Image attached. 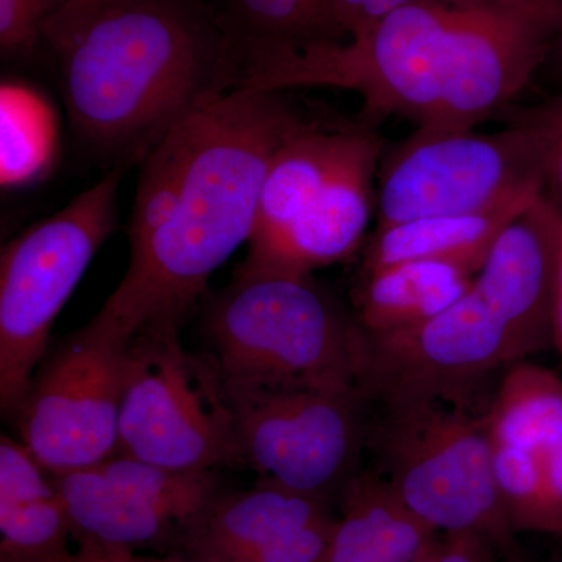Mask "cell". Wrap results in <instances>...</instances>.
Returning a JSON list of instances; mask_svg holds the SVG:
<instances>
[{"label": "cell", "mask_w": 562, "mask_h": 562, "mask_svg": "<svg viewBox=\"0 0 562 562\" xmlns=\"http://www.w3.org/2000/svg\"><path fill=\"white\" fill-rule=\"evenodd\" d=\"M558 20L557 7L413 0L358 38L247 57L239 88H338L360 95L369 127L397 116L424 131H472L530 83Z\"/></svg>", "instance_id": "1"}, {"label": "cell", "mask_w": 562, "mask_h": 562, "mask_svg": "<svg viewBox=\"0 0 562 562\" xmlns=\"http://www.w3.org/2000/svg\"><path fill=\"white\" fill-rule=\"evenodd\" d=\"M41 44L70 127L113 168L143 161L180 121L243 81L241 52L209 0H66Z\"/></svg>", "instance_id": "2"}, {"label": "cell", "mask_w": 562, "mask_h": 562, "mask_svg": "<svg viewBox=\"0 0 562 562\" xmlns=\"http://www.w3.org/2000/svg\"><path fill=\"white\" fill-rule=\"evenodd\" d=\"M281 91L238 88L194 111L140 161L169 201L165 224L131 246L103 303L133 333L177 325L257 225L273 154L302 122Z\"/></svg>", "instance_id": "3"}, {"label": "cell", "mask_w": 562, "mask_h": 562, "mask_svg": "<svg viewBox=\"0 0 562 562\" xmlns=\"http://www.w3.org/2000/svg\"><path fill=\"white\" fill-rule=\"evenodd\" d=\"M557 246L539 198L494 243L468 292L409 330H358L360 390H439L497 379L538 351L554 349Z\"/></svg>", "instance_id": "4"}, {"label": "cell", "mask_w": 562, "mask_h": 562, "mask_svg": "<svg viewBox=\"0 0 562 562\" xmlns=\"http://www.w3.org/2000/svg\"><path fill=\"white\" fill-rule=\"evenodd\" d=\"M502 376V375H501ZM364 395L369 471L439 535H475L522 560L492 468L498 380Z\"/></svg>", "instance_id": "5"}, {"label": "cell", "mask_w": 562, "mask_h": 562, "mask_svg": "<svg viewBox=\"0 0 562 562\" xmlns=\"http://www.w3.org/2000/svg\"><path fill=\"white\" fill-rule=\"evenodd\" d=\"M222 386L360 390V338L353 316L312 273L241 266L205 319Z\"/></svg>", "instance_id": "6"}, {"label": "cell", "mask_w": 562, "mask_h": 562, "mask_svg": "<svg viewBox=\"0 0 562 562\" xmlns=\"http://www.w3.org/2000/svg\"><path fill=\"white\" fill-rule=\"evenodd\" d=\"M124 168L11 239L0 258V408L11 417L44 360L58 314L116 228Z\"/></svg>", "instance_id": "7"}, {"label": "cell", "mask_w": 562, "mask_h": 562, "mask_svg": "<svg viewBox=\"0 0 562 562\" xmlns=\"http://www.w3.org/2000/svg\"><path fill=\"white\" fill-rule=\"evenodd\" d=\"M505 113L494 133L417 128L384 151L376 172V228L432 216L479 214L542 191V144Z\"/></svg>", "instance_id": "8"}, {"label": "cell", "mask_w": 562, "mask_h": 562, "mask_svg": "<svg viewBox=\"0 0 562 562\" xmlns=\"http://www.w3.org/2000/svg\"><path fill=\"white\" fill-rule=\"evenodd\" d=\"M117 453L177 471L241 462L220 373L183 349L177 325L144 328L133 339Z\"/></svg>", "instance_id": "9"}, {"label": "cell", "mask_w": 562, "mask_h": 562, "mask_svg": "<svg viewBox=\"0 0 562 562\" xmlns=\"http://www.w3.org/2000/svg\"><path fill=\"white\" fill-rule=\"evenodd\" d=\"M135 333L103 308L47 351L11 419L50 475L117 453V427Z\"/></svg>", "instance_id": "10"}, {"label": "cell", "mask_w": 562, "mask_h": 562, "mask_svg": "<svg viewBox=\"0 0 562 562\" xmlns=\"http://www.w3.org/2000/svg\"><path fill=\"white\" fill-rule=\"evenodd\" d=\"M224 391L241 462L265 482L330 501L360 471L366 427L360 390L271 384Z\"/></svg>", "instance_id": "11"}, {"label": "cell", "mask_w": 562, "mask_h": 562, "mask_svg": "<svg viewBox=\"0 0 562 562\" xmlns=\"http://www.w3.org/2000/svg\"><path fill=\"white\" fill-rule=\"evenodd\" d=\"M492 468L516 535L562 541V379L520 361L502 373L490 419Z\"/></svg>", "instance_id": "12"}, {"label": "cell", "mask_w": 562, "mask_h": 562, "mask_svg": "<svg viewBox=\"0 0 562 562\" xmlns=\"http://www.w3.org/2000/svg\"><path fill=\"white\" fill-rule=\"evenodd\" d=\"M335 528L328 501L261 480L220 495L181 541L199 562H327Z\"/></svg>", "instance_id": "13"}, {"label": "cell", "mask_w": 562, "mask_h": 562, "mask_svg": "<svg viewBox=\"0 0 562 562\" xmlns=\"http://www.w3.org/2000/svg\"><path fill=\"white\" fill-rule=\"evenodd\" d=\"M383 146L373 127L358 122L341 161L312 205L279 238L249 249L244 266L312 273L351 257L371 224Z\"/></svg>", "instance_id": "14"}, {"label": "cell", "mask_w": 562, "mask_h": 562, "mask_svg": "<svg viewBox=\"0 0 562 562\" xmlns=\"http://www.w3.org/2000/svg\"><path fill=\"white\" fill-rule=\"evenodd\" d=\"M74 538L52 475L31 450L0 438V562H65Z\"/></svg>", "instance_id": "15"}, {"label": "cell", "mask_w": 562, "mask_h": 562, "mask_svg": "<svg viewBox=\"0 0 562 562\" xmlns=\"http://www.w3.org/2000/svg\"><path fill=\"white\" fill-rule=\"evenodd\" d=\"M479 272L447 260L406 261L360 272L353 288L355 325L366 336L409 330L452 306Z\"/></svg>", "instance_id": "16"}, {"label": "cell", "mask_w": 562, "mask_h": 562, "mask_svg": "<svg viewBox=\"0 0 562 562\" xmlns=\"http://www.w3.org/2000/svg\"><path fill=\"white\" fill-rule=\"evenodd\" d=\"M339 497L327 562H416L441 536L368 468L351 476Z\"/></svg>", "instance_id": "17"}, {"label": "cell", "mask_w": 562, "mask_h": 562, "mask_svg": "<svg viewBox=\"0 0 562 562\" xmlns=\"http://www.w3.org/2000/svg\"><path fill=\"white\" fill-rule=\"evenodd\" d=\"M357 127L302 121L281 143L262 181L249 249L279 238L312 205L341 161Z\"/></svg>", "instance_id": "18"}, {"label": "cell", "mask_w": 562, "mask_h": 562, "mask_svg": "<svg viewBox=\"0 0 562 562\" xmlns=\"http://www.w3.org/2000/svg\"><path fill=\"white\" fill-rule=\"evenodd\" d=\"M538 199L539 195L519 199L486 213L424 217L375 228L366 247L360 272L417 260L457 261L482 271L501 233Z\"/></svg>", "instance_id": "19"}, {"label": "cell", "mask_w": 562, "mask_h": 562, "mask_svg": "<svg viewBox=\"0 0 562 562\" xmlns=\"http://www.w3.org/2000/svg\"><path fill=\"white\" fill-rule=\"evenodd\" d=\"M52 480L76 539L135 549L181 531L166 514L111 483L98 465L58 473Z\"/></svg>", "instance_id": "20"}, {"label": "cell", "mask_w": 562, "mask_h": 562, "mask_svg": "<svg viewBox=\"0 0 562 562\" xmlns=\"http://www.w3.org/2000/svg\"><path fill=\"white\" fill-rule=\"evenodd\" d=\"M244 60L251 55L336 43L330 0H213Z\"/></svg>", "instance_id": "21"}, {"label": "cell", "mask_w": 562, "mask_h": 562, "mask_svg": "<svg viewBox=\"0 0 562 562\" xmlns=\"http://www.w3.org/2000/svg\"><path fill=\"white\" fill-rule=\"evenodd\" d=\"M98 468L111 483L149 503L179 525L181 538L221 495L213 471H177L124 453H114Z\"/></svg>", "instance_id": "22"}, {"label": "cell", "mask_w": 562, "mask_h": 562, "mask_svg": "<svg viewBox=\"0 0 562 562\" xmlns=\"http://www.w3.org/2000/svg\"><path fill=\"white\" fill-rule=\"evenodd\" d=\"M509 114L528 122L538 132L542 144L541 195L562 220V98L532 109L509 110Z\"/></svg>", "instance_id": "23"}, {"label": "cell", "mask_w": 562, "mask_h": 562, "mask_svg": "<svg viewBox=\"0 0 562 562\" xmlns=\"http://www.w3.org/2000/svg\"><path fill=\"white\" fill-rule=\"evenodd\" d=\"M66 0H0V47L3 57H21L38 49L44 22Z\"/></svg>", "instance_id": "24"}, {"label": "cell", "mask_w": 562, "mask_h": 562, "mask_svg": "<svg viewBox=\"0 0 562 562\" xmlns=\"http://www.w3.org/2000/svg\"><path fill=\"white\" fill-rule=\"evenodd\" d=\"M413 0H330V24L336 43L364 35L391 11Z\"/></svg>", "instance_id": "25"}, {"label": "cell", "mask_w": 562, "mask_h": 562, "mask_svg": "<svg viewBox=\"0 0 562 562\" xmlns=\"http://www.w3.org/2000/svg\"><path fill=\"white\" fill-rule=\"evenodd\" d=\"M519 561V560H516ZM416 562H514L475 535H441Z\"/></svg>", "instance_id": "26"}, {"label": "cell", "mask_w": 562, "mask_h": 562, "mask_svg": "<svg viewBox=\"0 0 562 562\" xmlns=\"http://www.w3.org/2000/svg\"><path fill=\"white\" fill-rule=\"evenodd\" d=\"M77 546L65 562H199L195 560H161V558L140 557L131 547L109 546L90 541V539H76Z\"/></svg>", "instance_id": "27"}, {"label": "cell", "mask_w": 562, "mask_h": 562, "mask_svg": "<svg viewBox=\"0 0 562 562\" xmlns=\"http://www.w3.org/2000/svg\"><path fill=\"white\" fill-rule=\"evenodd\" d=\"M546 202V201H543ZM547 203V202H546ZM549 206V205H547ZM557 246V288H554V350L562 360V220L549 206Z\"/></svg>", "instance_id": "28"}, {"label": "cell", "mask_w": 562, "mask_h": 562, "mask_svg": "<svg viewBox=\"0 0 562 562\" xmlns=\"http://www.w3.org/2000/svg\"><path fill=\"white\" fill-rule=\"evenodd\" d=\"M462 7H501V9H536V7H557L549 0H447Z\"/></svg>", "instance_id": "29"}, {"label": "cell", "mask_w": 562, "mask_h": 562, "mask_svg": "<svg viewBox=\"0 0 562 562\" xmlns=\"http://www.w3.org/2000/svg\"><path fill=\"white\" fill-rule=\"evenodd\" d=\"M550 55H553L557 58V61L560 63L562 68V3L560 7V20H558L557 33H554V38L552 43V49H550ZM549 55V57H550Z\"/></svg>", "instance_id": "30"}, {"label": "cell", "mask_w": 562, "mask_h": 562, "mask_svg": "<svg viewBox=\"0 0 562 562\" xmlns=\"http://www.w3.org/2000/svg\"><path fill=\"white\" fill-rule=\"evenodd\" d=\"M514 562H527V561H525V558H522V560L514 561ZM542 562H562V549L560 550V552L553 553L552 557L547 558V560L542 561Z\"/></svg>", "instance_id": "31"}, {"label": "cell", "mask_w": 562, "mask_h": 562, "mask_svg": "<svg viewBox=\"0 0 562 562\" xmlns=\"http://www.w3.org/2000/svg\"><path fill=\"white\" fill-rule=\"evenodd\" d=\"M549 2H552L553 5L561 7L562 0H549Z\"/></svg>", "instance_id": "32"}]
</instances>
